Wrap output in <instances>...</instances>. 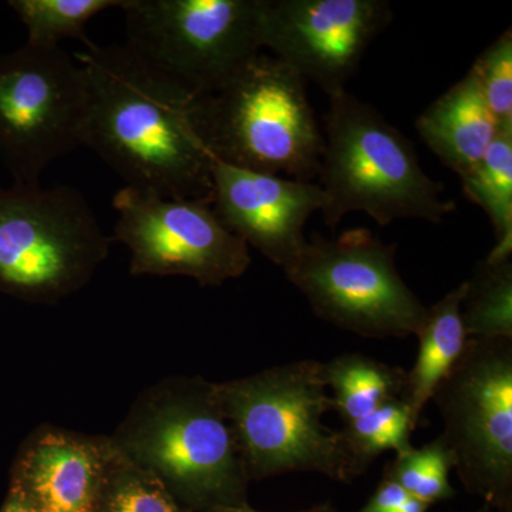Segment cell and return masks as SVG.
I'll return each instance as SVG.
<instances>
[{
    "label": "cell",
    "instance_id": "obj_1",
    "mask_svg": "<svg viewBox=\"0 0 512 512\" xmlns=\"http://www.w3.org/2000/svg\"><path fill=\"white\" fill-rule=\"evenodd\" d=\"M86 79L83 146L126 187L178 200H211L212 157L194 126L198 96L128 43L73 55Z\"/></svg>",
    "mask_w": 512,
    "mask_h": 512
},
{
    "label": "cell",
    "instance_id": "obj_2",
    "mask_svg": "<svg viewBox=\"0 0 512 512\" xmlns=\"http://www.w3.org/2000/svg\"><path fill=\"white\" fill-rule=\"evenodd\" d=\"M110 441L197 511L247 503L249 478L215 383L173 376L138 396Z\"/></svg>",
    "mask_w": 512,
    "mask_h": 512
},
{
    "label": "cell",
    "instance_id": "obj_3",
    "mask_svg": "<svg viewBox=\"0 0 512 512\" xmlns=\"http://www.w3.org/2000/svg\"><path fill=\"white\" fill-rule=\"evenodd\" d=\"M318 178L329 227L352 212L382 227L396 220L441 224L456 210L444 185L424 173L412 141L348 90L329 97Z\"/></svg>",
    "mask_w": 512,
    "mask_h": 512
},
{
    "label": "cell",
    "instance_id": "obj_4",
    "mask_svg": "<svg viewBox=\"0 0 512 512\" xmlns=\"http://www.w3.org/2000/svg\"><path fill=\"white\" fill-rule=\"evenodd\" d=\"M306 86L291 66L261 52L220 89L198 96L192 117L212 160L316 180L323 133Z\"/></svg>",
    "mask_w": 512,
    "mask_h": 512
},
{
    "label": "cell",
    "instance_id": "obj_5",
    "mask_svg": "<svg viewBox=\"0 0 512 512\" xmlns=\"http://www.w3.org/2000/svg\"><path fill=\"white\" fill-rule=\"evenodd\" d=\"M234 430L249 481L286 473H319L349 484L362 476L340 430L322 421L333 410L323 363L298 360L215 383Z\"/></svg>",
    "mask_w": 512,
    "mask_h": 512
},
{
    "label": "cell",
    "instance_id": "obj_6",
    "mask_svg": "<svg viewBox=\"0 0 512 512\" xmlns=\"http://www.w3.org/2000/svg\"><path fill=\"white\" fill-rule=\"evenodd\" d=\"M113 238L79 190L20 185L0 191V285L53 303L82 289Z\"/></svg>",
    "mask_w": 512,
    "mask_h": 512
},
{
    "label": "cell",
    "instance_id": "obj_7",
    "mask_svg": "<svg viewBox=\"0 0 512 512\" xmlns=\"http://www.w3.org/2000/svg\"><path fill=\"white\" fill-rule=\"evenodd\" d=\"M285 275L316 316L363 338H409L426 318L427 306L397 271L396 245L365 228L313 235Z\"/></svg>",
    "mask_w": 512,
    "mask_h": 512
},
{
    "label": "cell",
    "instance_id": "obj_8",
    "mask_svg": "<svg viewBox=\"0 0 512 512\" xmlns=\"http://www.w3.org/2000/svg\"><path fill=\"white\" fill-rule=\"evenodd\" d=\"M431 399L461 484L512 512V339H468Z\"/></svg>",
    "mask_w": 512,
    "mask_h": 512
},
{
    "label": "cell",
    "instance_id": "obj_9",
    "mask_svg": "<svg viewBox=\"0 0 512 512\" xmlns=\"http://www.w3.org/2000/svg\"><path fill=\"white\" fill-rule=\"evenodd\" d=\"M262 0H126V43L195 96L262 52Z\"/></svg>",
    "mask_w": 512,
    "mask_h": 512
},
{
    "label": "cell",
    "instance_id": "obj_10",
    "mask_svg": "<svg viewBox=\"0 0 512 512\" xmlns=\"http://www.w3.org/2000/svg\"><path fill=\"white\" fill-rule=\"evenodd\" d=\"M86 111L82 66L62 47L26 45L0 63V146L20 185L83 146Z\"/></svg>",
    "mask_w": 512,
    "mask_h": 512
},
{
    "label": "cell",
    "instance_id": "obj_11",
    "mask_svg": "<svg viewBox=\"0 0 512 512\" xmlns=\"http://www.w3.org/2000/svg\"><path fill=\"white\" fill-rule=\"evenodd\" d=\"M113 207L111 238L130 252L131 275L187 276L201 286H220L251 265L247 244L222 225L210 201L124 187Z\"/></svg>",
    "mask_w": 512,
    "mask_h": 512
},
{
    "label": "cell",
    "instance_id": "obj_12",
    "mask_svg": "<svg viewBox=\"0 0 512 512\" xmlns=\"http://www.w3.org/2000/svg\"><path fill=\"white\" fill-rule=\"evenodd\" d=\"M392 19L387 0H262L261 42L333 97Z\"/></svg>",
    "mask_w": 512,
    "mask_h": 512
},
{
    "label": "cell",
    "instance_id": "obj_13",
    "mask_svg": "<svg viewBox=\"0 0 512 512\" xmlns=\"http://www.w3.org/2000/svg\"><path fill=\"white\" fill-rule=\"evenodd\" d=\"M211 207L229 232L282 269L305 248V225L322 211L315 181L258 173L212 160Z\"/></svg>",
    "mask_w": 512,
    "mask_h": 512
},
{
    "label": "cell",
    "instance_id": "obj_14",
    "mask_svg": "<svg viewBox=\"0 0 512 512\" xmlns=\"http://www.w3.org/2000/svg\"><path fill=\"white\" fill-rule=\"evenodd\" d=\"M110 437L45 426L16 463L15 487L37 512H96Z\"/></svg>",
    "mask_w": 512,
    "mask_h": 512
},
{
    "label": "cell",
    "instance_id": "obj_15",
    "mask_svg": "<svg viewBox=\"0 0 512 512\" xmlns=\"http://www.w3.org/2000/svg\"><path fill=\"white\" fill-rule=\"evenodd\" d=\"M416 130L441 163L460 177L480 163L501 128L470 69L424 109Z\"/></svg>",
    "mask_w": 512,
    "mask_h": 512
},
{
    "label": "cell",
    "instance_id": "obj_16",
    "mask_svg": "<svg viewBox=\"0 0 512 512\" xmlns=\"http://www.w3.org/2000/svg\"><path fill=\"white\" fill-rule=\"evenodd\" d=\"M466 282L448 292L443 299L427 308L419 332L420 349L416 363L406 372L402 399L412 413L413 426L419 424L421 413L429 403L441 380L453 369L467 345L461 320V302Z\"/></svg>",
    "mask_w": 512,
    "mask_h": 512
},
{
    "label": "cell",
    "instance_id": "obj_17",
    "mask_svg": "<svg viewBox=\"0 0 512 512\" xmlns=\"http://www.w3.org/2000/svg\"><path fill=\"white\" fill-rule=\"evenodd\" d=\"M323 377L333 392V410L345 424L389 400L402 399L406 384V370L402 367L359 353H346L323 363Z\"/></svg>",
    "mask_w": 512,
    "mask_h": 512
},
{
    "label": "cell",
    "instance_id": "obj_18",
    "mask_svg": "<svg viewBox=\"0 0 512 512\" xmlns=\"http://www.w3.org/2000/svg\"><path fill=\"white\" fill-rule=\"evenodd\" d=\"M464 195L483 208L494 228L495 245L485 261L512 256V128H501L480 163L460 175Z\"/></svg>",
    "mask_w": 512,
    "mask_h": 512
},
{
    "label": "cell",
    "instance_id": "obj_19",
    "mask_svg": "<svg viewBox=\"0 0 512 512\" xmlns=\"http://www.w3.org/2000/svg\"><path fill=\"white\" fill-rule=\"evenodd\" d=\"M461 320L468 339H512V262L484 261L466 281Z\"/></svg>",
    "mask_w": 512,
    "mask_h": 512
},
{
    "label": "cell",
    "instance_id": "obj_20",
    "mask_svg": "<svg viewBox=\"0 0 512 512\" xmlns=\"http://www.w3.org/2000/svg\"><path fill=\"white\" fill-rule=\"evenodd\" d=\"M126 0H12L26 30L28 45L60 47L64 39H76L84 47L92 45L86 25L101 12L123 8Z\"/></svg>",
    "mask_w": 512,
    "mask_h": 512
},
{
    "label": "cell",
    "instance_id": "obj_21",
    "mask_svg": "<svg viewBox=\"0 0 512 512\" xmlns=\"http://www.w3.org/2000/svg\"><path fill=\"white\" fill-rule=\"evenodd\" d=\"M414 430L409 406L403 399H393L346 423L340 434L357 470L363 474L384 451L402 454L413 448L410 436Z\"/></svg>",
    "mask_w": 512,
    "mask_h": 512
},
{
    "label": "cell",
    "instance_id": "obj_22",
    "mask_svg": "<svg viewBox=\"0 0 512 512\" xmlns=\"http://www.w3.org/2000/svg\"><path fill=\"white\" fill-rule=\"evenodd\" d=\"M96 512L184 511L153 474L131 463L113 446Z\"/></svg>",
    "mask_w": 512,
    "mask_h": 512
},
{
    "label": "cell",
    "instance_id": "obj_23",
    "mask_svg": "<svg viewBox=\"0 0 512 512\" xmlns=\"http://www.w3.org/2000/svg\"><path fill=\"white\" fill-rule=\"evenodd\" d=\"M453 468V454L439 436L426 446L396 454L384 467L383 478L399 484L406 493L430 507L456 495L448 480Z\"/></svg>",
    "mask_w": 512,
    "mask_h": 512
},
{
    "label": "cell",
    "instance_id": "obj_24",
    "mask_svg": "<svg viewBox=\"0 0 512 512\" xmlns=\"http://www.w3.org/2000/svg\"><path fill=\"white\" fill-rule=\"evenodd\" d=\"M500 128H512V32L505 30L471 66Z\"/></svg>",
    "mask_w": 512,
    "mask_h": 512
},
{
    "label": "cell",
    "instance_id": "obj_25",
    "mask_svg": "<svg viewBox=\"0 0 512 512\" xmlns=\"http://www.w3.org/2000/svg\"><path fill=\"white\" fill-rule=\"evenodd\" d=\"M429 505L421 503L399 484L383 478L375 493L359 512H427Z\"/></svg>",
    "mask_w": 512,
    "mask_h": 512
},
{
    "label": "cell",
    "instance_id": "obj_26",
    "mask_svg": "<svg viewBox=\"0 0 512 512\" xmlns=\"http://www.w3.org/2000/svg\"><path fill=\"white\" fill-rule=\"evenodd\" d=\"M0 512H37L33 505L18 491L13 490Z\"/></svg>",
    "mask_w": 512,
    "mask_h": 512
},
{
    "label": "cell",
    "instance_id": "obj_27",
    "mask_svg": "<svg viewBox=\"0 0 512 512\" xmlns=\"http://www.w3.org/2000/svg\"><path fill=\"white\" fill-rule=\"evenodd\" d=\"M202 512H259L249 507L247 503L238 505H220V507L210 508Z\"/></svg>",
    "mask_w": 512,
    "mask_h": 512
},
{
    "label": "cell",
    "instance_id": "obj_28",
    "mask_svg": "<svg viewBox=\"0 0 512 512\" xmlns=\"http://www.w3.org/2000/svg\"><path fill=\"white\" fill-rule=\"evenodd\" d=\"M301 512H338L335 510V508L332 507V505L326 503V504H320L316 505V507L309 508V510L301 511Z\"/></svg>",
    "mask_w": 512,
    "mask_h": 512
},
{
    "label": "cell",
    "instance_id": "obj_29",
    "mask_svg": "<svg viewBox=\"0 0 512 512\" xmlns=\"http://www.w3.org/2000/svg\"><path fill=\"white\" fill-rule=\"evenodd\" d=\"M478 512H491V508H490V507H488V505H485V504H484V507H483V508H481V510H480V511H478Z\"/></svg>",
    "mask_w": 512,
    "mask_h": 512
}]
</instances>
